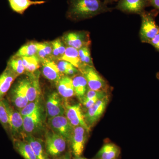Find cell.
<instances>
[{
	"label": "cell",
	"instance_id": "6da1fadb",
	"mask_svg": "<svg viewBox=\"0 0 159 159\" xmlns=\"http://www.w3.org/2000/svg\"><path fill=\"white\" fill-rule=\"evenodd\" d=\"M67 17L74 20L87 19L110 11L101 0H69Z\"/></svg>",
	"mask_w": 159,
	"mask_h": 159
},
{
	"label": "cell",
	"instance_id": "7a4b0ae2",
	"mask_svg": "<svg viewBox=\"0 0 159 159\" xmlns=\"http://www.w3.org/2000/svg\"><path fill=\"white\" fill-rule=\"evenodd\" d=\"M45 145L49 157L55 158L66 153L69 142L61 136L49 131L46 133Z\"/></svg>",
	"mask_w": 159,
	"mask_h": 159
},
{
	"label": "cell",
	"instance_id": "3957f363",
	"mask_svg": "<svg viewBox=\"0 0 159 159\" xmlns=\"http://www.w3.org/2000/svg\"><path fill=\"white\" fill-rule=\"evenodd\" d=\"M6 97L7 100L18 110L25 107L29 102L27 97L26 77L19 79L13 83Z\"/></svg>",
	"mask_w": 159,
	"mask_h": 159
},
{
	"label": "cell",
	"instance_id": "277c9868",
	"mask_svg": "<svg viewBox=\"0 0 159 159\" xmlns=\"http://www.w3.org/2000/svg\"><path fill=\"white\" fill-rule=\"evenodd\" d=\"M8 113L10 137L11 140L22 139L24 136V121L23 117L19 111L15 108L7 99H3Z\"/></svg>",
	"mask_w": 159,
	"mask_h": 159
},
{
	"label": "cell",
	"instance_id": "5b68a950",
	"mask_svg": "<svg viewBox=\"0 0 159 159\" xmlns=\"http://www.w3.org/2000/svg\"><path fill=\"white\" fill-rule=\"evenodd\" d=\"M158 13L154 9L149 12L145 11L140 15L142 18V25L140 36L142 42L149 43L159 32V27L155 20Z\"/></svg>",
	"mask_w": 159,
	"mask_h": 159
},
{
	"label": "cell",
	"instance_id": "8992f818",
	"mask_svg": "<svg viewBox=\"0 0 159 159\" xmlns=\"http://www.w3.org/2000/svg\"><path fill=\"white\" fill-rule=\"evenodd\" d=\"M79 70L86 80L90 89L108 92L109 86L94 67L84 65Z\"/></svg>",
	"mask_w": 159,
	"mask_h": 159
},
{
	"label": "cell",
	"instance_id": "52a82bcc",
	"mask_svg": "<svg viewBox=\"0 0 159 159\" xmlns=\"http://www.w3.org/2000/svg\"><path fill=\"white\" fill-rule=\"evenodd\" d=\"M89 131L82 126L74 127L69 147L74 157L81 156L88 139Z\"/></svg>",
	"mask_w": 159,
	"mask_h": 159
},
{
	"label": "cell",
	"instance_id": "ba28073f",
	"mask_svg": "<svg viewBox=\"0 0 159 159\" xmlns=\"http://www.w3.org/2000/svg\"><path fill=\"white\" fill-rule=\"evenodd\" d=\"M109 100V95H107L86 111L84 113V119L89 128L91 129L96 125L102 117Z\"/></svg>",
	"mask_w": 159,
	"mask_h": 159
},
{
	"label": "cell",
	"instance_id": "9c48e42d",
	"mask_svg": "<svg viewBox=\"0 0 159 159\" xmlns=\"http://www.w3.org/2000/svg\"><path fill=\"white\" fill-rule=\"evenodd\" d=\"M23 117L24 136L25 135L34 136L35 134L38 133L43 129V114L42 107L38 109L31 115Z\"/></svg>",
	"mask_w": 159,
	"mask_h": 159
},
{
	"label": "cell",
	"instance_id": "30bf717a",
	"mask_svg": "<svg viewBox=\"0 0 159 159\" xmlns=\"http://www.w3.org/2000/svg\"><path fill=\"white\" fill-rule=\"evenodd\" d=\"M48 124L51 130L70 142L74 127L65 115L48 119Z\"/></svg>",
	"mask_w": 159,
	"mask_h": 159
},
{
	"label": "cell",
	"instance_id": "8fae6325",
	"mask_svg": "<svg viewBox=\"0 0 159 159\" xmlns=\"http://www.w3.org/2000/svg\"><path fill=\"white\" fill-rule=\"evenodd\" d=\"M64 107L65 116L73 127L82 126L89 131H90L86 123L84 113L80 104L71 105L66 101L64 102Z\"/></svg>",
	"mask_w": 159,
	"mask_h": 159
},
{
	"label": "cell",
	"instance_id": "7c38bea8",
	"mask_svg": "<svg viewBox=\"0 0 159 159\" xmlns=\"http://www.w3.org/2000/svg\"><path fill=\"white\" fill-rule=\"evenodd\" d=\"M65 44L79 50L83 47H89L91 41L88 31H77L67 32L61 39Z\"/></svg>",
	"mask_w": 159,
	"mask_h": 159
},
{
	"label": "cell",
	"instance_id": "4fadbf2b",
	"mask_svg": "<svg viewBox=\"0 0 159 159\" xmlns=\"http://www.w3.org/2000/svg\"><path fill=\"white\" fill-rule=\"evenodd\" d=\"M62 97L56 92L48 95L46 103L47 117L48 119L65 115L64 102Z\"/></svg>",
	"mask_w": 159,
	"mask_h": 159
},
{
	"label": "cell",
	"instance_id": "5bb4252c",
	"mask_svg": "<svg viewBox=\"0 0 159 159\" xmlns=\"http://www.w3.org/2000/svg\"><path fill=\"white\" fill-rule=\"evenodd\" d=\"M150 6L149 0H119L116 8L125 13L141 15Z\"/></svg>",
	"mask_w": 159,
	"mask_h": 159
},
{
	"label": "cell",
	"instance_id": "9a60e30c",
	"mask_svg": "<svg viewBox=\"0 0 159 159\" xmlns=\"http://www.w3.org/2000/svg\"><path fill=\"white\" fill-rule=\"evenodd\" d=\"M27 97L29 102H32L40 98V86L39 82V74L29 73L26 77Z\"/></svg>",
	"mask_w": 159,
	"mask_h": 159
},
{
	"label": "cell",
	"instance_id": "2e32d148",
	"mask_svg": "<svg viewBox=\"0 0 159 159\" xmlns=\"http://www.w3.org/2000/svg\"><path fill=\"white\" fill-rule=\"evenodd\" d=\"M18 75L13 72L9 67L6 68L0 75V100L5 99L11 86Z\"/></svg>",
	"mask_w": 159,
	"mask_h": 159
},
{
	"label": "cell",
	"instance_id": "e0dca14e",
	"mask_svg": "<svg viewBox=\"0 0 159 159\" xmlns=\"http://www.w3.org/2000/svg\"><path fill=\"white\" fill-rule=\"evenodd\" d=\"M22 139L30 145L37 159H50L46 151L45 142L43 139L33 135L24 136Z\"/></svg>",
	"mask_w": 159,
	"mask_h": 159
},
{
	"label": "cell",
	"instance_id": "ac0fdd59",
	"mask_svg": "<svg viewBox=\"0 0 159 159\" xmlns=\"http://www.w3.org/2000/svg\"><path fill=\"white\" fill-rule=\"evenodd\" d=\"M42 63L44 77L50 81L57 83L62 76L57 64L51 59L43 60L42 61Z\"/></svg>",
	"mask_w": 159,
	"mask_h": 159
},
{
	"label": "cell",
	"instance_id": "d6986e66",
	"mask_svg": "<svg viewBox=\"0 0 159 159\" xmlns=\"http://www.w3.org/2000/svg\"><path fill=\"white\" fill-rule=\"evenodd\" d=\"M57 93L63 99H70L75 96L72 78L63 76L57 82Z\"/></svg>",
	"mask_w": 159,
	"mask_h": 159
},
{
	"label": "cell",
	"instance_id": "ffe728a7",
	"mask_svg": "<svg viewBox=\"0 0 159 159\" xmlns=\"http://www.w3.org/2000/svg\"><path fill=\"white\" fill-rule=\"evenodd\" d=\"M121 154V149L119 146L112 142H107L98 152L95 159H118Z\"/></svg>",
	"mask_w": 159,
	"mask_h": 159
},
{
	"label": "cell",
	"instance_id": "44dd1931",
	"mask_svg": "<svg viewBox=\"0 0 159 159\" xmlns=\"http://www.w3.org/2000/svg\"><path fill=\"white\" fill-rule=\"evenodd\" d=\"M14 149L24 159H37L30 145L25 140L15 139L12 140Z\"/></svg>",
	"mask_w": 159,
	"mask_h": 159
},
{
	"label": "cell",
	"instance_id": "7402d4cb",
	"mask_svg": "<svg viewBox=\"0 0 159 159\" xmlns=\"http://www.w3.org/2000/svg\"><path fill=\"white\" fill-rule=\"evenodd\" d=\"M11 9L15 12L23 14L30 6L42 5L46 2L43 1L32 0H8Z\"/></svg>",
	"mask_w": 159,
	"mask_h": 159
},
{
	"label": "cell",
	"instance_id": "603a6c76",
	"mask_svg": "<svg viewBox=\"0 0 159 159\" xmlns=\"http://www.w3.org/2000/svg\"><path fill=\"white\" fill-rule=\"evenodd\" d=\"M72 80L75 96L80 101L89 89L86 80L80 73L74 75L72 78Z\"/></svg>",
	"mask_w": 159,
	"mask_h": 159
},
{
	"label": "cell",
	"instance_id": "cb8c5ba5",
	"mask_svg": "<svg viewBox=\"0 0 159 159\" xmlns=\"http://www.w3.org/2000/svg\"><path fill=\"white\" fill-rule=\"evenodd\" d=\"M59 60L67 61L78 69V70L84 66L80 58L78 50L72 47H66L64 54L60 58Z\"/></svg>",
	"mask_w": 159,
	"mask_h": 159
},
{
	"label": "cell",
	"instance_id": "d4e9b609",
	"mask_svg": "<svg viewBox=\"0 0 159 159\" xmlns=\"http://www.w3.org/2000/svg\"><path fill=\"white\" fill-rule=\"evenodd\" d=\"M38 43L34 42L27 43L21 47L14 56L16 57H24L37 55Z\"/></svg>",
	"mask_w": 159,
	"mask_h": 159
},
{
	"label": "cell",
	"instance_id": "484cf974",
	"mask_svg": "<svg viewBox=\"0 0 159 159\" xmlns=\"http://www.w3.org/2000/svg\"><path fill=\"white\" fill-rule=\"evenodd\" d=\"M21 57L25 71L28 73H34L39 67L40 60L37 55Z\"/></svg>",
	"mask_w": 159,
	"mask_h": 159
},
{
	"label": "cell",
	"instance_id": "4316f807",
	"mask_svg": "<svg viewBox=\"0 0 159 159\" xmlns=\"http://www.w3.org/2000/svg\"><path fill=\"white\" fill-rule=\"evenodd\" d=\"M7 66L19 76L24 74L25 71L23 65L22 59L21 57L13 55L9 60Z\"/></svg>",
	"mask_w": 159,
	"mask_h": 159
},
{
	"label": "cell",
	"instance_id": "83f0119b",
	"mask_svg": "<svg viewBox=\"0 0 159 159\" xmlns=\"http://www.w3.org/2000/svg\"><path fill=\"white\" fill-rule=\"evenodd\" d=\"M0 123L2 124L3 128L10 136L9 117L7 110L3 100H0Z\"/></svg>",
	"mask_w": 159,
	"mask_h": 159
},
{
	"label": "cell",
	"instance_id": "f1b7e54d",
	"mask_svg": "<svg viewBox=\"0 0 159 159\" xmlns=\"http://www.w3.org/2000/svg\"><path fill=\"white\" fill-rule=\"evenodd\" d=\"M40 107H41V106L39 98L32 102H29L25 107L18 111L22 116L24 117L31 115Z\"/></svg>",
	"mask_w": 159,
	"mask_h": 159
},
{
	"label": "cell",
	"instance_id": "f546056e",
	"mask_svg": "<svg viewBox=\"0 0 159 159\" xmlns=\"http://www.w3.org/2000/svg\"><path fill=\"white\" fill-rule=\"evenodd\" d=\"M78 52L80 58L84 65L94 67L89 47H83L81 48L78 50Z\"/></svg>",
	"mask_w": 159,
	"mask_h": 159
},
{
	"label": "cell",
	"instance_id": "4dcf8cb0",
	"mask_svg": "<svg viewBox=\"0 0 159 159\" xmlns=\"http://www.w3.org/2000/svg\"><path fill=\"white\" fill-rule=\"evenodd\" d=\"M57 64L61 73L62 74H64L65 75L68 70L74 66L70 63L64 60H59Z\"/></svg>",
	"mask_w": 159,
	"mask_h": 159
},
{
	"label": "cell",
	"instance_id": "1f68e13d",
	"mask_svg": "<svg viewBox=\"0 0 159 159\" xmlns=\"http://www.w3.org/2000/svg\"><path fill=\"white\" fill-rule=\"evenodd\" d=\"M42 43L47 56L50 58L52 56V46L51 43L50 44L48 42Z\"/></svg>",
	"mask_w": 159,
	"mask_h": 159
},
{
	"label": "cell",
	"instance_id": "d6a6232c",
	"mask_svg": "<svg viewBox=\"0 0 159 159\" xmlns=\"http://www.w3.org/2000/svg\"><path fill=\"white\" fill-rule=\"evenodd\" d=\"M148 43H150L159 51V32Z\"/></svg>",
	"mask_w": 159,
	"mask_h": 159
},
{
	"label": "cell",
	"instance_id": "836d02e7",
	"mask_svg": "<svg viewBox=\"0 0 159 159\" xmlns=\"http://www.w3.org/2000/svg\"><path fill=\"white\" fill-rule=\"evenodd\" d=\"M150 5L159 13V0H149Z\"/></svg>",
	"mask_w": 159,
	"mask_h": 159
},
{
	"label": "cell",
	"instance_id": "e575fe53",
	"mask_svg": "<svg viewBox=\"0 0 159 159\" xmlns=\"http://www.w3.org/2000/svg\"><path fill=\"white\" fill-rule=\"evenodd\" d=\"M70 153H71V152H68L61 156L53 159H71Z\"/></svg>",
	"mask_w": 159,
	"mask_h": 159
},
{
	"label": "cell",
	"instance_id": "d590c367",
	"mask_svg": "<svg viewBox=\"0 0 159 159\" xmlns=\"http://www.w3.org/2000/svg\"><path fill=\"white\" fill-rule=\"evenodd\" d=\"M72 159H90L86 158L85 157H84L81 156H77V157H74Z\"/></svg>",
	"mask_w": 159,
	"mask_h": 159
},
{
	"label": "cell",
	"instance_id": "8d00e7d4",
	"mask_svg": "<svg viewBox=\"0 0 159 159\" xmlns=\"http://www.w3.org/2000/svg\"><path fill=\"white\" fill-rule=\"evenodd\" d=\"M116 0H104V2L106 3L107 2H113V1H116Z\"/></svg>",
	"mask_w": 159,
	"mask_h": 159
},
{
	"label": "cell",
	"instance_id": "74e56055",
	"mask_svg": "<svg viewBox=\"0 0 159 159\" xmlns=\"http://www.w3.org/2000/svg\"><path fill=\"white\" fill-rule=\"evenodd\" d=\"M157 77L159 80V72L157 74Z\"/></svg>",
	"mask_w": 159,
	"mask_h": 159
}]
</instances>
